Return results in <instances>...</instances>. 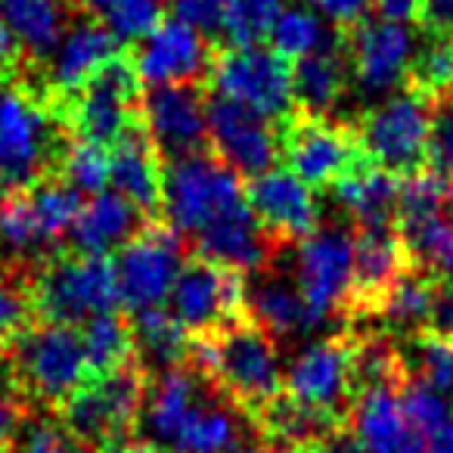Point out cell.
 <instances>
[{
	"label": "cell",
	"mask_w": 453,
	"mask_h": 453,
	"mask_svg": "<svg viewBox=\"0 0 453 453\" xmlns=\"http://www.w3.org/2000/svg\"><path fill=\"white\" fill-rule=\"evenodd\" d=\"M0 22L35 65L47 63L65 35V0H0Z\"/></svg>",
	"instance_id": "f1b7e54d"
},
{
	"label": "cell",
	"mask_w": 453,
	"mask_h": 453,
	"mask_svg": "<svg viewBox=\"0 0 453 453\" xmlns=\"http://www.w3.org/2000/svg\"><path fill=\"white\" fill-rule=\"evenodd\" d=\"M143 96L146 84L131 57V47H121L78 90L44 96V103L72 137L112 146L131 127L143 125Z\"/></svg>",
	"instance_id": "3957f363"
},
{
	"label": "cell",
	"mask_w": 453,
	"mask_h": 453,
	"mask_svg": "<svg viewBox=\"0 0 453 453\" xmlns=\"http://www.w3.org/2000/svg\"><path fill=\"white\" fill-rule=\"evenodd\" d=\"M351 351L354 333L351 326L335 329L311 342L286 370V391L298 401L317 410L351 419L354 407V382H351Z\"/></svg>",
	"instance_id": "5bb4252c"
},
{
	"label": "cell",
	"mask_w": 453,
	"mask_h": 453,
	"mask_svg": "<svg viewBox=\"0 0 453 453\" xmlns=\"http://www.w3.org/2000/svg\"><path fill=\"white\" fill-rule=\"evenodd\" d=\"M0 388L16 391L35 410L57 413L90 379L81 326L32 323L0 348Z\"/></svg>",
	"instance_id": "7a4b0ae2"
},
{
	"label": "cell",
	"mask_w": 453,
	"mask_h": 453,
	"mask_svg": "<svg viewBox=\"0 0 453 453\" xmlns=\"http://www.w3.org/2000/svg\"><path fill=\"white\" fill-rule=\"evenodd\" d=\"M246 199V180L214 150L165 162L162 218L183 240Z\"/></svg>",
	"instance_id": "52a82bcc"
},
{
	"label": "cell",
	"mask_w": 453,
	"mask_h": 453,
	"mask_svg": "<svg viewBox=\"0 0 453 453\" xmlns=\"http://www.w3.org/2000/svg\"><path fill=\"white\" fill-rule=\"evenodd\" d=\"M84 335V354H88L90 379H100L119 366L131 364L137 357V339H134L131 314L125 311H106L94 314L90 320L81 323Z\"/></svg>",
	"instance_id": "4dcf8cb0"
},
{
	"label": "cell",
	"mask_w": 453,
	"mask_h": 453,
	"mask_svg": "<svg viewBox=\"0 0 453 453\" xmlns=\"http://www.w3.org/2000/svg\"><path fill=\"white\" fill-rule=\"evenodd\" d=\"M0 453H4V450H0Z\"/></svg>",
	"instance_id": "11a10c76"
},
{
	"label": "cell",
	"mask_w": 453,
	"mask_h": 453,
	"mask_svg": "<svg viewBox=\"0 0 453 453\" xmlns=\"http://www.w3.org/2000/svg\"><path fill=\"white\" fill-rule=\"evenodd\" d=\"M397 397H401V407H403V413H407L410 426H413L422 438L453 416V397L441 395L438 388H432V385L422 382V379H416V376L403 379Z\"/></svg>",
	"instance_id": "f35d334b"
},
{
	"label": "cell",
	"mask_w": 453,
	"mask_h": 453,
	"mask_svg": "<svg viewBox=\"0 0 453 453\" xmlns=\"http://www.w3.org/2000/svg\"><path fill=\"white\" fill-rule=\"evenodd\" d=\"M292 277L304 302L335 329L348 326L354 289V226L326 224L296 242Z\"/></svg>",
	"instance_id": "8fae6325"
},
{
	"label": "cell",
	"mask_w": 453,
	"mask_h": 453,
	"mask_svg": "<svg viewBox=\"0 0 453 453\" xmlns=\"http://www.w3.org/2000/svg\"><path fill=\"white\" fill-rule=\"evenodd\" d=\"M308 4L342 32L357 26L360 19H366V13L372 7V0H308Z\"/></svg>",
	"instance_id": "bcb514c9"
},
{
	"label": "cell",
	"mask_w": 453,
	"mask_h": 453,
	"mask_svg": "<svg viewBox=\"0 0 453 453\" xmlns=\"http://www.w3.org/2000/svg\"><path fill=\"white\" fill-rule=\"evenodd\" d=\"M214 50L218 44L199 28L180 19H165L131 47V57L146 88H162V84L208 81Z\"/></svg>",
	"instance_id": "e0dca14e"
},
{
	"label": "cell",
	"mask_w": 453,
	"mask_h": 453,
	"mask_svg": "<svg viewBox=\"0 0 453 453\" xmlns=\"http://www.w3.org/2000/svg\"><path fill=\"white\" fill-rule=\"evenodd\" d=\"M59 180H65L78 193H88V196L103 193V187L109 180L106 146L72 137L69 150L63 156V165H59Z\"/></svg>",
	"instance_id": "74e56055"
},
{
	"label": "cell",
	"mask_w": 453,
	"mask_h": 453,
	"mask_svg": "<svg viewBox=\"0 0 453 453\" xmlns=\"http://www.w3.org/2000/svg\"><path fill=\"white\" fill-rule=\"evenodd\" d=\"M277 137L280 162L317 193H329L348 174L370 165L354 121H333L296 109L277 125Z\"/></svg>",
	"instance_id": "8992f818"
},
{
	"label": "cell",
	"mask_w": 453,
	"mask_h": 453,
	"mask_svg": "<svg viewBox=\"0 0 453 453\" xmlns=\"http://www.w3.org/2000/svg\"><path fill=\"white\" fill-rule=\"evenodd\" d=\"M434 162L453 180V103L450 106H441L438 115H434Z\"/></svg>",
	"instance_id": "c3c4849f"
},
{
	"label": "cell",
	"mask_w": 453,
	"mask_h": 453,
	"mask_svg": "<svg viewBox=\"0 0 453 453\" xmlns=\"http://www.w3.org/2000/svg\"><path fill=\"white\" fill-rule=\"evenodd\" d=\"M280 360V342L249 317L214 333L189 335L187 366L218 385L246 416L286 388Z\"/></svg>",
	"instance_id": "6da1fadb"
},
{
	"label": "cell",
	"mask_w": 453,
	"mask_h": 453,
	"mask_svg": "<svg viewBox=\"0 0 453 453\" xmlns=\"http://www.w3.org/2000/svg\"><path fill=\"white\" fill-rule=\"evenodd\" d=\"M351 88V59H348V47L342 35L335 44L292 63V94H296V109H302V112L333 119V112L342 106Z\"/></svg>",
	"instance_id": "cb8c5ba5"
},
{
	"label": "cell",
	"mask_w": 453,
	"mask_h": 453,
	"mask_svg": "<svg viewBox=\"0 0 453 453\" xmlns=\"http://www.w3.org/2000/svg\"><path fill=\"white\" fill-rule=\"evenodd\" d=\"M174 13V19L199 28L202 35L224 32L226 0H165Z\"/></svg>",
	"instance_id": "b9f144b4"
},
{
	"label": "cell",
	"mask_w": 453,
	"mask_h": 453,
	"mask_svg": "<svg viewBox=\"0 0 453 453\" xmlns=\"http://www.w3.org/2000/svg\"><path fill=\"white\" fill-rule=\"evenodd\" d=\"M165 0H112L109 13L103 16V26H109L119 41H140L162 26Z\"/></svg>",
	"instance_id": "60d3db41"
},
{
	"label": "cell",
	"mask_w": 453,
	"mask_h": 453,
	"mask_svg": "<svg viewBox=\"0 0 453 453\" xmlns=\"http://www.w3.org/2000/svg\"><path fill=\"white\" fill-rule=\"evenodd\" d=\"M246 199L255 218L283 242H302L323 220L317 189H311L289 168H271L246 180Z\"/></svg>",
	"instance_id": "ffe728a7"
},
{
	"label": "cell",
	"mask_w": 453,
	"mask_h": 453,
	"mask_svg": "<svg viewBox=\"0 0 453 453\" xmlns=\"http://www.w3.org/2000/svg\"><path fill=\"white\" fill-rule=\"evenodd\" d=\"M298 453H370V450H366L364 441L357 438V432H354L351 426H339V428H333L326 438H320L317 444L304 447V450H298Z\"/></svg>",
	"instance_id": "681fc988"
},
{
	"label": "cell",
	"mask_w": 453,
	"mask_h": 453,
	"mask_svg": "<svg viewBox=\"0 0 453 453\" xmlns=\"http://www.w3.org/2000/svg\"><path fill=\"white\" fill-rule=\"evenodd\" d=\"M416 267L403 249L397 226H354V289L348 308L351 323H370L385 292Z\"/></svg>",
	"instance_id": "d6986e66"
},
{
	"label": "cell",
	"mask_w": 453,
	"mask_h": 453,
	"mask_svg": "<svg viewBox=\"0 0 453 453\" xmlns=\"http://www.w3.org/2000/svg\"><path fill=\"white\" fill-rule=\"evenodd\" d=\"M119 50L121 41L112 28L96 19H84L65 32V38L47 57V63L35 65L28 81L41 90V96L72 94Z\"/></svg>",
	"instance_id": "44dd1931"
},
{
	"label": "cell",
	"mask_w": 453,
	"mask_h": 453,
	"mask_svg": "<svg viewBox=\"0 0 453 453\" xmlns=\"http://www.w3.org/2000/svg\"><path fill=\"white\" fill-rule=\"evenodd\" d=\"M165 304L187 326L189 335L224 329L249 317L246 273L230 271V267L214 265V261L189 252Z\"/></svg>",
	"instance_id": "7c38bea8"
},
{
	"label": "cell",
	"mask_w": 453,
	"mask_h": 453,
	"mask_svg": "<svg viewBox=\"0 0 453 453\" xmlns=\"http://www.w3.org/2000/svg\"><path fill=\"white\" fill-rule=\"evenodd\" d=\"M32 413H35V407L26 397H19L10 388H0V450L13 453L16 441H19L22 428H26Z\"/></svg>",
	"instance_id": "7bdbcfd3"
},
{
	"label": "cell",
	"mask_w": 453,
	"mask_h": 453,
	"mask_svg": "<svg viewBox=\"0 0 453 453\" xmlns=\"http://www.w3.org/2000/svg\"><path fill=\"white\" fill-rule=\"evenodd\" d=\"M434 115L438 109L413 90L388 96L354 121L372 165L407 177L434 162Z\"/></svg>",
	"instance_id": "ba28073f"
},
{
	"label": "cell",
	"mask_w": 453,
	"mask_h": 453,
	"mask_svg": "<svg viewBox=\"0 0 453 453\" xmlns=\"http://www.w3.org/2000/svg\"><path fill=\"white\" fill-rule=\"evenodd\" d=\"M403 90H413L434 109L453 103V38H428V44L410 59Z\"/></svg>",
	"instance_id": "1f68e13d"
},
{
	"label": "cell",
	"mask_w": 453,
	"mask_h": 453,
	"mask_svg": "<svg viewBox=\"0 0 453 453\" xmlns=\"http://www.w3.org/2000/svg\"><path fill=\"white\" fill-rule=\"evenodd\" d=\"M348 426L370 453H426V438L410 426L395 388L366 391L354 401Z\"/></svg>",
	"instance_id": "484cf974"
},
{
	"label": "cell",
	"mask_w": 453,
	"mask_h": 453,
	"mask_svg": "<svg viewBox=\"0 0 453 453\" xmlns=\"http://www.w3.org/2000/svg\"><path fill=\"white\" fill-rule=\"evenodd\" d=\"M426 453H453V416L426 434Z\"/></svg>",
	"instance_id": "f907efd6"
},
{
	"label": "cell",
	"mask_w": 453,
	"mask_h": 453,
	"mask_svg": "<svg viewBox=\"0 0 453 453\" xmlns=\"http://www.w3.org/2000/svg\"><path fill=\"white\" fill-rule=\"evenodd\" d=\"M134 339H137V360L152 372H168L187 364L189 333L168 308H150L131 314Z\"/></svg>",
	"instance_id": "f546056e"
},
{
	"label": "cell",
	"mask_w": 453,
	"mask_h": 453,
	"mask_svg": "<svg viewBox=\"0 0 453 453\" xmlns=\"http://www.w3.org/2000/svg\"><path fill=\"white\" fill-rule=\"evenodd\" d=\"M28 289L38 323L81 326L94 314L121 308L112 258L81 252L75 246H59L35 261Z\"/></svg>",
	"instance_id": "5b68a950"
},
{
	"label": "cell",
	"mask_w": 453,
	"mask_h": 453,
	"mask_svg": "<svg viewBox=\"0 0 453 453\" xmlns=\"http://www.w3.org/2000/svg\"><path fill=\"white\" fill-rule=\"evenodd\" d=\"M342 32V28H339ZM351 59V78L366 94L401 90L413 59V41L401 22L360 19L357 26L342 32Z\"/></svg>",
	"instance_id": "ac0fdd59"
},
{
	"label": "cell",
	"mask_w": 453,
	"mask_h": 453,
	"mask_svg": "<svg viewBox=\"0 0 453 453\" xmlns=\"http://www.w3.org/2000/svg\"><path fill=\"white\" fill-rule=\"evenodd\" d=\"M69 143L72 134L28 78L0 84V177L10 187L59 177Z\"/></svg>",
	"instance_id": "277c9868"
},
{
	"label": "cell",
	"mask_w": 453,
	"mask_h": 453,
	"mask_svg": "<svg viewBox=\"0 0 453 453\" xmlns=\"http://www.w3.org/2000/svg\"><path fill=\"white\" fill-rule=\"evenodd\" d=\"M32 59L22 50V44L16 41V35L0 22V84L19 81L32 72Z\"/></svg>",
	"instance_id": "f6af8a7d"
},
{
	"label": "cell",
	"mask_w": 453,
	"mask_h": 453,
	"mask_svg": "<svg viewBox=\"0 0 453 453\" xmlns=\"http://www.w3.org/2000/svg\"><path fill=\"white\" fill-rule=\"evenodd\" d=\"M339 28H326V22L317 13H308V10H283V16L277 19L271 32L273 50L283 53L286 59H302L308 53H317L323 47L335 44L339 41Z\"/></svg>",
	"instance_id": "e575fe53"
},
{
	"label": "cell",
	"mask_w": 453,
	"mask_h": 453,
	"mask_svg": "<svg viewBox=\"0 0 453 453\" xmlns=\"http://www.w3.org/2000/svg\"><path fill=\"white\" fill-rule=\"evenodd\" d=\"M26 189H28V196H32L35 214H38L44 236L53 246H65L63 236L72 230V224H75L78 211H81V205H84L81 193L72 189L65 180H59V177L35 180V183H28Z\"/></svg>",
	"instance_id": "836d02e7"
},
{
	"label": "cell",
	"mask_w": 453,
	"mask_h": 453,
	"mask_svg": "<svg viewBox=\"0 0 453 453\" xmlns=\"http://www.w3.org/2000/svg\"><path fill=\"white\" fill-rule=\"evenodd\" d=\"M208 90L205 81L146 88L143 125L165 162L211 150L208 140Z\"/></svg>",
	"instance_id": "9a60e30c"
},
{
	"label": "cell",
	"mask_w": 453,
	"mask_h": 453,
	"mask_svg": "<svg viewBox=\"0 0 453 453\" xmlns=\"http://www.w3.org/2000/svg\"><path fill=\"white\" fill-rule=\"evenodd\" d=\"M416 26L426 38H453V0H422Z\"/></svg>",
	"instance_id": "7dc6e473"
},
{
	"label": "cell",
	"mask_w": 453,
	"mask_h": 453,
	"mask_svg": "<svg viewBox=\"0 0 453 453\" xmlns=\"http://www.w3.org/2000/svg\"><path fill=\"white\" fill-rule=\"evenodd\" d=\"M115 453H177L174 447H165V444H156V441H127V444H121Z\"/></svg>",
	"instance_id": "816d5d0a"
},
{
	"label": "cell",
	"mask_w": 453,
	"mask_h": 453,
	"mask_svg": "<svg viewBox=\"0 0 453 453\" xmlns=\"http://www.w3.org/2000/svg\"><path fill=\"white\" fill-rule=\"evenodd\" d=\"M249 419H252L255 432H258V438L265 441V444L283 447V450H292V453L317 444V441L326 438L333 428L348 426L339 416L292 397L286 388L280 391L277 397L265 401L261 407H255L252 413H249Z\"/></svg>",
	"instance_id": "d4e9b609"
},
{
	"label": "cell",
	"mask_w": 453,
	"mask_h": 453,
	"mask_svg": "<svg viewBox=\"0 0 453 453\" xmlns=\"http://www.w3.org/2000/svg\"><path fill=\"white\" fill-rule=\"evenodd\" d=\"M10 189H13V187H10V183L4 180V177H0V205H4V199L10 196Z\"/></svg>",
	"instance_id": "db71d44e"
},
{
	"label": "cell",
	"mask_w": 453,
	"mask_h": 453,
	"mask_svg": "<svg viewBox=\"0 0 453 453\" xmlns=\"http://www.w3.org/2000/svg\"><path fill=\"white\" fill-rule=\"evenodd\" d=\"M208 90L242 106L255 109L258 115L280 125L296 112L292 94V59L271 47H226L218 44L208 69Z\"/></svg>",
	"instance_id": "30bf717a"
},
{
	"label": "cell",
	"mask_w": 453,
	"mask_h": 453,
	"mask_svg": "<svg viewBox=\"0 0 453 453\" xmlns=\"http://www.w3.org/2000/svg\"><path fill=\"white\" fill-rule=\"evenodd\" d=\"M35 261H16L10 258L0 267V348L10 339L28 329L35 320L32 308V289H28V273Z\"/></svg>",
	"instance_id": "d590c367"
},
{
	"label": "cell",
	"mask_w": 453,
	"mask_h": 453,
	"mask_svg": "<svg viewBox=\"0 0 453 453\" xmlns=\"http://www.w3.org/2000/svg\"><path fill=\"white\" fill-rule=\"evenodd\" d=\"M426 333L441 335V339H453V277L434 273L432 308H428Z\"/></svg>",
	"instance_id": "ee69618b"
},
{
	"label": "cell",
	"mask_w": 453,
	"mask_h": 453,
	"mask_svg": "<svg viewBox=\"0 0 453 453\" xmlns=\"http://www.w3.org/2000/svg\"><path fill=\"white\" fill-rule=\"evenodd\" d=\"M187 246L193 255H202V258L214 261V265H224L230 271L255 277V273H265L271 267L283 265V258L289 255V249L296 242L277 240L255 218L249 199H242L240 205H234L220 218H214L208 226H202Z\"/></svg>",
	"instance_id": "4fadbf2b"
},
{
	"label": "cell",
	"mask_w": 453,
	"mask_h": 453,
	"mask_svg": "<svg viewBox=\"0 0 453 453\" xmlns=\"http://www.w3.org/2000/svg\"><path fill=\"white\" fill-rule=\"evenodd\" d=\"M246 314L277 342L304 339L329 326L298 289L292 271L283 265L271 267L265 273H255L252 283H246Z\"/></svg>",
	"instance_id": "7402d4cb"
},
{
	"label": "cell",
	"mask_w": 453,
	"mask_h": 453,
	"mask_svg": "<svg viewBox=\"0 0 453 453\" xmlns=\"http://www.w3.org/2000/svg\"><path fill=\"white\" fill-rule=\"evenodd\" d=\"M146 214L134 205L131 199L115 189V193H96L90 202H84L78 211L75 224H72V246L90 255H109L119 252L140 226L146 224Z\"/></svg>",
	"instance_id": "4316f807"
},
{
	"label": "cell",
	"mask_w": 453,
	"mask_h": 453,
	"mask_svg": "<svg viewBox=\"0 0 453 453\" xmlns=\"http://www.w3.org/2000/svg\"><path fill=\"white\" fill-rule=\"evenodd\" d=\"M329 193L351 218V226H388L397 220L401 177L372 162L339 180Z\"/></svg>",
	"instance_id": "83f0119b"
},
{
	"label": "cell",
	"mask_w": 453,
	"mask_h": 453,
	"mask_svg": "<svg viewBox=\"0 0 453 453\" xmlns=\"http://www.w3.org/2000/svg\"><path fill=\"white\" fill-rule=\"evenodd\" d=\"M236 453H292V450H283V447H273V444L258 441V444H249V447H242V450H236Z\"/></svg>",
	"instance_id": "f5cc1de1"
},
{
	"label": "cell",
	"mask_w": 453,
	"mask_h": 453,
	"mask_svg": "<svg viewBox=\"0 0 453 453\" xmlns=\"http://www.w3.org/2000/svg\"><path fill=\"white\" fill-rule=\"evenodd\" d=\"M208 140L242 180H252L280 162L277 125L230 96H208Z\"/></svg>",
	"instance_id": "2e32d148"
},
{
	"label": "cell",
	"mask_w": 453,
	"mask_h": 453,
	"mask_svg": "<svg viewBox=\"0 0 453 453\" xmlns=\"http://www.w3.org/2000/svg\"><path fill=\"white\" fill-rule=\"evenodd\" d=\"M13 453H88L75 438L72 432L63 426L57 413H44L35 410L28 416L26 428H22L19 441H16Z\"/></svg>",
	"instance_id": "ab89813d"
},
{
	"label": "cell",
	"mask_w": 453,
	"mask_h": 453,
	"mask_svg": "<svg viewBox=\"0 0 453 453\" xmlns=\"http://www.w3.org/2000/svg\"><path fill=\"white\" fill-rule=\"evenodd\" d=\"M407 376H416L438 388L441 395L453 397V339H441L432 333L397 339Z\"/></svg>",
	"instance_id": "d6a6232c"
},
{
	"label": "cell",
	"mask_w": 453,
	"mask_h": 453,
	"mask_svg": "<svg viewBox=\"0 0 453 453\" xmlns=\"http://www.w3.org/2000/svg\"><path fill=\"white\" fill-rule=\"evenodd\" d=\"M283 4L286 0H226V47H261L283 16Z\"/></svg>",
	"instance_id": "8d00e7d4"
},
{
	"label": "cell",
	"mask_w": 453,
	"mask_h": 453,
	"mask_svg": "<svg viewBox=\"0 0 453 453\" xmlns=\"http://www.w3.org/2000/svg\"><path fill=\"white\" fill-rule=\"evenodd\" d=\"M109 180L146 218H162L165 158L158 156L146 125H137L109 146Z\"/></svg>",
	"instance_id": "603a6c76"
},
{
	"label": "cell",
	"mask_w": 453,
	"mask_h": 453,
	"mask_svg": "<svg viewBox=\"0 0 453 453\" xmlns=\"http://www.w3.org/2000/svg\"><path fill=\"white\" fill-rule=\"evenodd\" d=\"M189 246L165 218H150L112 255L119 304L125 314L162 308L180 273Z\"/></svg>",
	"instance_id": "9c48e42d"
}]
</instances>
